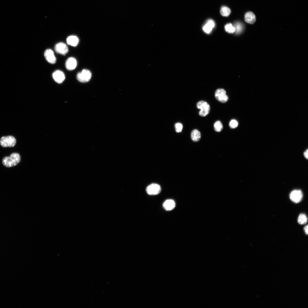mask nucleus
<instances>
[{"label":"nucleus","mask_w":308,"mask_h":308,"mask_svg":"<svg viewBox=\"0 0 308 308\" xmlns=\"http://www.w3.org/2000/svg\"><path fill=\"white\" fill-rule=\"evenodd\" d=\"M146 192L149 195H156L159 194L161 191L160 185L155 183H152L146 188Z\"/></svg>","instance_id":"nucleus-7"},{"label":"nucleus","mask_w":308,"mask_h":308,"mask_svg":"<svg viewBox=\"0 0 308 308\" xmlns=\"http://www.w3.org/2000/svg\"><path fill=\"white\" fill-rule=\"evenodd\" d=\"M214 96L216 100L221 103H226L228 100V96L224 89H217L215 92Z\"/></svg>","instance_id":"nucleus-4"},{"label":"nucleus","mask_w":308,"mask_h":308,"mask_svg":"<svg viewBox=\"0 0 308 308\" xmlns=\"http://www.w3.org/2000/svg\"><path fill=\"white\" fill-rule=\"evenodd\" d=\"M256 19L255 15L252 12H248L245 14V22L248 23L254 24L255 22Z\"/></svg>","instance_id":"nucleus-14"},{"label":"nucleus","mask_w":308,"mask_h":308,"mask_svg":"<svg viewBox=\"0 0 308 308\" xmlns=\"http://www.w3.org/2000/svg\"><path fill=\"white\" fill-rule=\"evenodd\" d=\"M308 150L307 149L304 152L303 155L304 157L307 159H308Z\"/></svg>","instance_id":"nucleus-24"},{"label":"nucleus","mask_w":308,"mask_h":308,"mask_svg":"<svg viewBox=\"0 0 308 308\" xmlns=\"http://www.w3.org/2000/svg\"><path fill=\"white\" fill-rule=\"evenodd\" d=\"M79 39L75 36L72 35L68 37L66 39L67 43L72 46H76L78 43Z\"/></svg>","instance_id":"nucleus-16"},{"label":"nucleus","mask_w":308,"mask_h":308,"mask_svg":"<svg viewBox=\"0 0 308 308\" xmlns=\"http://www.w3.org/2000/svg\"><path fill=\"white\" fill-rule=\"evenodd\" d=\"M76 60L75 58L73 57L68 58L66 62L65 66L66 68L68 70H73L76 68Z\"/></svg>","instance_id":"nucleus-11"},{"label":"nucleus","mask_w":308,"mask_h":308,"mask_svg":"<svg viewBox=\"0 0 308 308\" xmlns=\"http://www.w3.org/2000/svg\"><path fill=\"white\" fill-rule=\"evenodd\" d=\"M175 206L176 204L174 201L171 199L166 200L163 204V208L167 211L172 210L175 208Z\"/></svg>","instance_id":"nucleus-12"},{"label":"nucleus","mask_w":308,"mask_h":308,"mask_svg":"<svg viewBox=\"0 0 308 308\" xmlns=\"http://www.w3.org/2000/svg\"><path fill=\"white\" fill-rule=\"evenodd\" d=\"M175 131L177 132H181L182 131L183 125L181 123H177L175 124Z\"/></svg>","instance_id":"nucleus-23"},{"label":"nucleus","mask_w":308,"mask_h":308,"mask_svg":"<svg viewBox=\"0 0 308 308\" xmlns=\"http://www.w3.org/2000/svg\"><path fill=\"white\" fill-rule=\"evenodd\" d=\"M197 108L200 109L199 112V115L201 117H205L209 113L210 106L209 104L206 102L201 100L196 104Z\"/></svg>","instance_id":"nucleus-2"},{"label":"nucleus","mask_w":308,"mask_h":308,"mask_svg":"<svg viewBox=\"0 0 308 308\" xmlns=\"http://www.w3.org/2000/svg\"><path fill=\"white\" fill-rule=\"evenodd\" d=\"M307 218L305 214H301L299 216L297 219V222L300 224H303L307 223Z\"/></svg>","instance_id":"nucleus-19"},{"label":"nucleus","mask_w":308,"mask_h":308,"mask_svg":"<svg viewBox=\"0 0 308 308\" xmlns=\"http://www.w3.org/2000/svg\"><path fill=\"white\" fill-rule=\"evenodd\" d=\"M191 137L192 140L194 142L199 141L201 138V134L200 132L198 129H195L191 132Z\"/></svg>","instance_id":"nucleus-15"},{"label":"nucleus","mask_w":308,"mask_h":308,"mask_svg":"<svg viewBox=\"0 0 308 308\" xmlns=\"http://www.w3.org/2000/svg\"><path fill=\"white\" fill-rule=\"evenodd\" d=\"M16 143V139L11 135L3 136L0 139V144L3 147H14Z\"/></svg>","instance_id":"nucleus-3"},{"label":"nucleus","mask_w":308,"mask_h":308,"mask_svg":"<svg viewBox=\"0 0 308 308\" xmlns=\"http://www.w3.org/2000/svg\"><path fill=\"white\" fill-rule=\"evenodd\" d=\"M220 12L222 16L225 17H227L228 16L230 13L231 10L228 7L223 6L221 7Z\"/></svg>","instance_id":"nucleus-17"},{"label":"nucleus","mask_w":308,"mask_h":308,"mask_svg":"<svg viewBox=\"0 0 308 308\" xmlns=\"http://www.w3.org/2000/svg\"><path fill=\"white\" fill-rule=\"evenodd\" d=\"M54 50L57 53L65 55L68 52V46L64 43L60 42L57 43L54 47Z\"/></svg>","instance_id":"nucleus-8"},{"label":"nucleus","mask_w":308,"mask_h":308,"mask_svg":"<svg viewBox=\"0 0 308 308\" xmlns=\"http://www.w3.org/2000/svg\"><path fill=\"white\" fill-rule=\"evenodd\" d=\"M234 27L235 28V31L238 34L241 32L244 28L243 24L239 22L236 23Z\"/></svg>","instance_id":"nucleus-20"},{"label":"nucleus","mask_w":308,"mask_h":308,"mask_svg":"<svg viewBox=\"0 0 308 308\" xmlns=\"http://www.w3.org/2000/svg\"><path fill=\"white\" fill-rule=\"evenodd\" d=\"M214 127L215 131L219 132L222 130L223 127L222 123L220 121L218 120L214 123Z\"/></svg>","instance_id":"nucleus-18"},{"label":"nucleus","mask_w":308,"mask_h":308,"mask_svg":"<svg viewBox=\"0 0 308 308\" xmlns=\"http://www.w3.org/2000/svg\"><path fill=\"white\" fill-rule=\"evenodd\" d=\"M225 29L226 31L229 33H233L235 31V28L231 23L226 24L225 26Z\"/></svg>","instance_id":"nucleus-21"},{"label":"nucleus","mask_w":308,"mask_h":308,"mask_svg":"<svg viewBox=\"0 0 308 308\" xmlns=\"http://www.w3.org/2000/svg\"><path fill=\"white\" fill-rule=\"evenodd\" d=\"M21 156L18 153H14L9 157H4L2 160L3 164L5 167H10L17 165L20 161Z\"/></svg>","instance_id":"nucleus-1"},{"label":"nucleus","mask_w":308,"mask_h":308,"mask_svg":"<svg viewBox=\"0 0 308 308\" xmlns=\"http://www.w3.org/2000/svg\"><path fill=\"white\" fill-rule=\"evenodd\" d=\"M92 74L90 70L84 69L81 72L78 73L76 75V78L79 82H85L89 81L91 77Z\"/></svg>","instance_id":"nucleus-5"},{"label":"nucleus","mask_w":308,"mask_h":308,"mask_svg":"<svg viewBox=\"0 0 308 308\" xmlns=\"http://www.w3.org/2000/svg\"><path fill=\"white\" fill-rule=\"evenodd\" d=\"M52 77L54 80L58 83H62L64 80L65 76L64 73L60 70L55 71L52 74Z\"/></svg>","instance_id":"nucleus-10"},{"label":"nucleus","mask_w":308,"mask_h":308,"mask_svg":"<svg viewBox=\"0 0 308 308\" xmlns=\"http://www.w3.org/2000/svg\"><path fill=\"white\" fill-rule=\"evenodd\" d=\"M44 56L48 62L52 64L55 63L56 58L54 55L53 51L50 49H47L44 52Z\"/></svg>","instance_id":"nucleus-9"},{"label":"nucleus","mask_w":308,"mask_h":308,"mask_svg":"<svg viewBox=\"0 0 308 308\" xmlns=\"http://www.w3.org/2000/svg\"><path fill=\"white\" fill-rule=\"evenodd\" d=\"M238 123L237 120L235 119H232L229 123V126L232 129H234L237 127Z\"/></svg>","instance_id":"nucleus-22"},{"label":"nucleus","mask_w":308,"mask_h":308,"mask_svg":"<svg viewBox=\"0 0 308 308\" xmlns=\"http://www.w3.org/2000/svg\"><path fill=\"white\" fill-rule=\"evenodd\" d=\"M215 26V23L212 19L208 20L206 24L203 27V31L207 33H209Z\"/></svg>","instance_id":"nucleus-13"},{"label":"nucleus","mask_w":308,"mask_h":308,"mask_svg":"<svg viewBox=\"0 0 308 308\" xmlns=\"http://www.w3.org/2000/svg\"><path fill=\"white\" fill-rule=\"evenodd\" d=\"M304 230L305 233L307 235L308 234V225H307L305 226L304 228Z\"/></svg>","instance_id":"nucleus-25"},{"label":"nucleus","mask_w":308,"mask_h":308,"mask_svg":"<svg viewBox=\"0 0 308 308\" xmlns=\"http://www.w3.org/2000/svg\"><path fill=\"white\" fill-rule=\"evenodd\" d=\"M303 197V194L300 190H294L290 193L289 198L291 200L295 203L300 202Z\"/></svg>","instance_id":"nucleus-6"}]
</instances>
